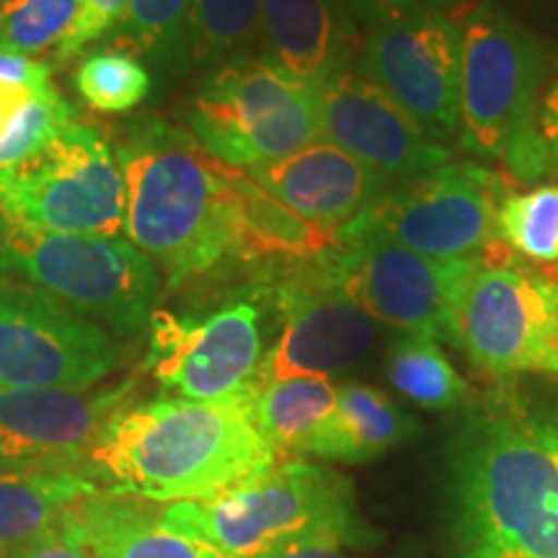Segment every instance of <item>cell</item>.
<instances>
[{
  "label": "cell",
  "instance_id": "obj_7",
  "mask_svg": "<svg viewBox=\"0 0 558 558\" xmlns=\"http://www.w3.org/2000/svg\"><path fill=\"white\" fill-rule=\"evenodd\" d=\"M186 128L220 163L235 171L259 169L320 140L318 88L259 58L233 60L202 83Z\"/></svg>",
  "mask_w": 558,
  "mask_h": 558
},
{
  "label": "cell",
  "instance_id": "obj_12",
  "mask_svg": "<svg viewBox=\"0 0 558 558\" xmlns=\"http://www.w3.org/2000/svg\"><path fill=\"white\" fill-rule=\"evenodd\" d=\"M556 329L558 282L488 256L463 284L450 316V341L494 380L533 369Z\"/></svg>",
  "mask_w": 558,
  "mask_h": 558
},
{
  "label": "cell",
  "instance_id": "obj_23",
  "mask_svg": "<svg viewBox=\"0 0 558 558\" xmlns=\"http://www.w3.org/2000/svg\"><path fill=\"white\" fill-rule=\"evenodd\" d=\"M246 399L254 427L282 458L284 452H303L308 439L333 411L337 386L329 375H295V378L251 383Z\"/></svg>",
  "mask_w": 558,
  "mask_h": 558
},
{
  "label": "cell",
  "instance_id": "obj_13",
  "mask_svg": "<svg viewBox=\"0 0 558 558\" xmlns=\"http://www.w3.org/2000/svg\"><path fill=\"white\" fill-rule=\"evenodd\" d=\"M145 367L179 399L220 401L246 393L262 352V305L235 300L207 316L153 311Z\"/></svg>",
  "mask_w": 558,
  "mask_h": 558
},
{
  "label": "cell",
  "instance_id": "obj_32",
  "mask_svg": "<svg viewBox=\"0 0 558 558\" xmlns=\"http://www.w3.org/2000/svg\"><path fill=\"white\" fill-rule=\"evenodd\" d=\"M360 533L349 530H318L271 548L262 558H352L347 546L357 543Z\"/></svg>",
  "mask_w": 558,
  "mask_h": 558
},
{
  "label": "cell",
  "instance_id": "obj_8",
  "mask_svg": "<svg viewBox=\"0 0 558 558\" xmlns=\"http://www.w3.org/2000/svg\"><path fill=\"white\" fill-rule=\"evenodd\" d=\"M509 194L499 173L460 160L383 192L339 241L378 235L429 259H478L497 246L499 205Z\"/></svg>",
  "mask_w": 558,
  "mask_h": 558
},
{
  "label": "cell",
  "instance_id": "obj_24",
  "mask_svg": "<svg viewBox=\"0 0 558 558\" xmlns=\"http://www.w3.org/2000/svg\"><path fill=\"white\" fill-rule=\"evenodd\" d=\"M190 9L192 0H130L122 19L109 32L111 41L132 58L140 54L163 73H177L190 62Z\"/></svg>",
  "mask_w": 558,
  "mask_h": 558
},
{
  "label": "cell",
  "instance_id": "obj_35",
  "mask_svg": "<svg viewBox=\"0 0 558 558\" xmlns=\"http://www.w3.org/2000/svg\"><path fill=\"white\" fill-rule=\"evenodd\" d=\"M11 558H94L86 554L81 546H75L73 541L68 538L65 530H62V522L54 530H50L47 535H41L34 543H29L26 548H21L19 554H13Z\"/></svg>",
  "mask_w": 558,
  "mask_h": 558
},
{
  "label": "cell",
  "instance_id": "obj_4",
  "mask_svg": "<svg viewBox=\"0 0 558 558\" xmlns=\"http://www.w3.org/2000/svg\"><path fill=\"white\" fill-rule=\"evenodd\" d=\"M546 68L533 32L492 5L473 9L460 26V148L507 160L518 179L546 173L535 132Z\"/></svg>",
  "mask_w": 558,
  "mask_h": 558
},
{
  "label": "cell",
  "instance_id": "obj_6",
  "mask_svg": "<svg viewBox=\"0 0 558 558\" xmlns=\"http://www.w3.org/2000/svg\"><path fill=\"white\" fill-rule=\"evenodd\" d=\"M163 518L230 558H262L318 530L360 533L352 484L300 458L277 460L209 499L163 505Z\"/></svg>",
  "mask_w": 558,
  "mask_h": 558
},
{
  "label": "cell",
  "instance_id": "obj_28",
  "mask_svg": "<svg viewBox=\"0 0 558 558\" xmlns=\"http://www.w3.org/2000/svg\"><path fill=\"white\" fill-rule=\"evenodd\" d=\"M499 241L530 262H558V186L509 192L497 215Z\"/></svg>",
  "mask_w": 558,
  "mask_h": 558
},
{
  "label": "cell",
  "instance_id": "obj_36",
  "mask_svg": "<svg viewBox=\"0 0 558 558\" xmlns=\"http://www.w3.org/2000/svg\"><path fill=\"white\" fill-rule=\"evenodd\" d=\"M533 369H535V373L558 375V329L550 333L546 347L541 349V354H538V360H535Z\"/></svg>",
  "mask_w": 558,
  "mask_h": 558
},
{
  "label": "cell",
  "instance_id": "obj_18",
  "mask_svg": "<svg viewBox=\"0 0 558 558\" xmlns=\"http://www.w3.org/2000/svg\"><path fill=\"white\" fill-rule=\"evenodd\" d=\"M243 173L271 199L326 233H339L388 192L375 173L326 140Z\"/></svg>",
  "mask_w": 558,
  "mask_h": 558
},
{
  "label": "cell",
  "instance_id": "obj_5",
  "mask_svg": "<svg viewBox=\"0 0 558 558\" xmlns=\"http://www.w3.org/2000/svg\"><path fill=\"white\" fill-rule=\"evenodd\" d=\"M0 275L45 292L117 337L148 329L160 271L124 239L50 233L0 215Z\"/></svg>",
  "mask_w": 558,
  "mask_h": 558
},
{
  "label": "cell",
  "instance_id": "obj_27",
  "mask_svg": "<svg viewBox=\"0 0 558 558\" xmlns=\"http://www.w3.org/2000/svg\"><path fill=\"white\" fill-rule=\"evenodd\" d=\"M73 86L94 111L124 114L150 96V70L117 47L90 50L73 73Z\"/></svg>",
  "mask_w": 558,
  "mask_h": 558
},
{
  "label": "cell",
  "instance_id": "obj_14",
  "mask_svg": "<svg viewBox=\"0 0 558 558\" xmlns=\"http://www.w3.org/2000/svg\"><path fill=\"white\" fill-rule=\"evenodd\" d=\"M357 70L386 90L435 143L458 137L460 26L445 13L373 26Z\"/></svg>",
  "mask_w": 558,
  "mask_h": 558
},
{
  "label": "cell",
  "instance_id": "obj_31",
  "mask_svg": "<svg viewBox=\"0 0 558 558\" xmlns=\"http://www.w3.org/2000/svg\"><path fill=\"white\" fill-rule=\"evenodd\" d=\"M458 0H339L349 19L367 26L390 24V21L422 16V13H442Z\"/></svg>",
  "mask_w": 558,
  "mask_h": 558
},
{
  "label": "cell",
  "instance_id": "obj_33",
  "mask_svg": "<svg viewBox=\"0 0 558 558\" xmlns=\"http://www.w3.org/2000/svg\"><path fill=\"white\" fill-rule=\"evenodd\" d=\"M0 86H19L32 90V94H50L54 90L52 68L41 60L0 50Z\"/></svg>",
  "mask_w": 558,
  "mask_h": 558
},
{
  "label": "cell",
  "instance_id": "obj_34",
  "mask_svg": "<svg viewBox=\"0 0 558 558\" xmlns=\"http://www.w3.org/2000/svg\"><path fill=\"white\" fill-rule=\"evenodd\" d=\"M535 132H538L543 156H546V169L558 173V81L548 88V94L538 104Z\"/></svg>",
  "mask_w": 558,
  "mask_h": 558
},
{
  "label": "cell",
  "instance_id": "obj_22",
  "mask_svg": "<svg viewBox=\"0 0 558 558\" xmlns=\"http://www.w3.org/2000/svg\"><path fill=\"white\" fill-rule=\"evenodd\" d=\"M96 488L86 473L0 469V558H11L58 527Z\"/></svg>",
  "mask_w": 558,
  "mask_h": 558
},
{
  "label": "cell",
  "instance_id": "obj_15",
  "mask_svg": "<svg viewBox=\"0 0 558 558\" xmlns=\"http://www.w3.org/2000/svg\"><path fill=\"white\" fill-rule=\"evenodd\" d=\"M303 264L271 290L282 333L262 357L251 383L337 373L365 357L375 344V320L326 277L318 259Z\"/></svg>",
  "mask_w": 558,
  "mask_h": 558
},
{
  "label": "cell",
  "instance_id": "obj_25",
  "mask_svg": "<svg viewBox=\"0 0 558 558\" xmlns=\"http://www.w3.org/2000/svg\"><path fill=\"white\" fill-rule=\"evenodd\" d=\"M388 380L416 407L432 411L456 409L471 393L437 339L422 333H407L396 341L388 354Z\"/></svg>",
  "mask_w": 558,
  "mask_h": 558
},
{
  "label": "cell",
  "instance_id": "obj_11",
  "mask_svg": "<svg viewBox=\"0 0 558 558\" xmlns=\"http://www.w3.org/2000/svg\"><path fill=\"white\" fill-rule=\"evenodd\" d=\"M120 362L104 326L26 284L0 282V390L96 388Z\"/></svg>",
  "mask_w": 558,
  "mask_h": 558
},
{
  "label": "cell",
  "instance_id": "obj_21",
  "mask_svg": "<svg viewBox=\"0 0 558 558\" xmlns=\"http://www.w3.org/2000/svg\"><path fill=\"white\" fill-rule=\"evenodd\" d=\"M416 432V418L396 407L383 390L365 383H347L337 388L333 411L303 452L333 463H367L407 442Z\"/></svg>",
  "mask_w": 558,
  "mask_h": 558
},
{
  "label": "cell",
  "instance_id": "obj_19",
  "mask_svg": "<svg viewBox=\"0 0 558 558\" xmlns=\"http://www.w3.org/2000/svg\"><path fill=\"white\" fill-rule=\"evenodd\" d=\"M75 546L94 558H230L199 535L173 527L163 505L117 488H96L62 520Z\"/></svg>",
  "mask_w": 558,
  "mask_h": 558
},
{
  "label": "cell",
  "instance_id": "obj_20",
  "mask_svg": "<svg viewBox=\"0 0 558 558\" xmlns=\"http://www.w3.org/2000/svg\"><path fill=\"white\" fill-rule=\"evenodd\" d=\"M259 60L320 88L349 70L352 24L339 0H262Z\"/></svg>",
  "mask_w": 558,
  "mask_h": 558
},
{
  "label": "cell",
  "instance_id": "obj_17",
  "mask_svg": "<svg viewBox=\"0 0 558 558\" xmlns=\"http://www.w3.org/2000/svg\"><path fill=\"white\" fill-rule=\"evenodd\" d=\"M320 137L352 156L388 190L450 163V150L424 132L360 70L318 88Z\"/></svg>",
  "mask_w": 558,
  "mask_h": 558
},
{
  "label": "cell",
  "instance_id": "obj_9",
  "mask_svg": "<svg viewBox=\"0 0 558 558\" xmlns=\"http://www.w3.org/2000/svg\"><path fill=\"white\" fill-rule=\"evenodd\" d=\"M0 215L50 233L122 239L124 184L114 150L73 120L45 150L0 173Z\"/></svg>",
  "mask_w": 558,
  "mask_h": 558
},
{
  "label": "cell",
  "instance_id": "obj_3",
  "mask_svg": "<svg viewBox=\"0 0 558 558\" xmlns=\"http://www.w3.org/2000/svg\"><path fill=\"white\" fill-rule=\"evenodd\" d=\"M469 558H558V424L499 409L456 445Z\"/></svg>",
  "mask_w": 558,
  "mask_h": 558
},
{
  "label": "cell",
  "instance_id": "obj_2",
  "mask_svg": "<svg viewBox=\"0 0 558 558\" xmlns=\"http://www.w3.org/2000/svg\"><path fill=\"white\" fill-rule=\"evenodd\" d=\"M282 460L251 418L246 393L220 401L128 403L88 452L90 478L156 505L202 501Z\"/></svg>",
  "mask_w": 558,
  "mask_h": 558
},
{
  "label": "cell",
  "instance_id": "obj_1",
  "mask_svg": "<svg viewBox=\"0 0 558 558\" xmlns=\"http://www.w3.org/2000/svg\"><path fill=\"white\" fill-rule=\"evenodd\" d=\"M124 184V233L169 288L248 262V186L186 130L150 117L114 150Z\"/></svg>",
  "mask_w": 558,
  "mask_h": 558
},
{
  "label": "cell",
  "instance_id": "obj_29",
  "mask_svg": "<svg viewBox=\"0 0 558 558\" xmlns=\"http://www.w3.org/2000/svg\"><path fill=\"white\" fill-rule=\"evenodd\" d=\"M81 0H0V50L24 58L58 47Z\"/></svg>",
  "mask_w": 558,
  "mask_h": 558
},
{
  "label": "cell",
  "instance_id": "obj_16",
  "mask_svg": "<svg viewBox=\"0 0 558 558\" xmlns=\"http://www.w3.org/2000/svg\"><path fill=\"white\" fill-rule=\"evenodd\" d=\"M135 380L114 388L0 390V469L88 473V452Z\"/></svg>",
  "mask_w": 558,
  "mask_h": 558
},
{
  "label": "cell",
  "instance_id": "obj_10",
  "mask_svg": "<svg viewBox=\"0 0 558 558\" xmlns=\"http://www.w3.org/2000/svg\"><path fill=\"white\" fill-rule=\"evenodd\" d=\"M484 259H429L378 235H362L339 241V248L318 256V264L373 320L450 339L452 305Z\"/></svg>",
  "mask_w": 558,
  "mask_h": 558
},
{
  "label": "cell",
  "instance_id": "obj_26",
  "mask_svg": "<svg viewBox=\"0 0 558 558\" xmlns=\"http://www.w3.org/2000/svg\"><path fill=\"white\" fill-rule=\"evenodd\" d=\"M262 0H192L186 54L199 68L218 70L248 58L259 34Z\"/></svg>",
  "mask_w": 558,
  "mask_h": 558
},
{
  "label": "cell",
  "instance_id": "obj_30",
  "mask_svg": "<svg viewBox=\"0 0 558 558\" xmlns=\"http://www.w3.org/2000/svg\"><path fill=\"white\" fill-rule=\"evenodd\" d=\"M128 3L130 0H81L78 16L70 24V29L65 37L60 39V45L54 47V58H58V62L73 60L75 54L86 50L90 41L107 37V34L117 26V21L122 19Z\"/></svg>",
  "mask_w": 558,
  "mask_h": 558
}]
</instances>
